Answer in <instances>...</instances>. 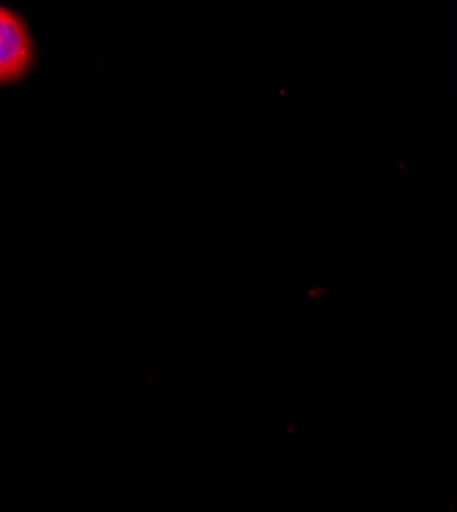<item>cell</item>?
<instances>
[{"mask_svg":"<svg viewBox=\"0 0 457 512\" xmlns=\"http://www.w3.org/2000/svg\"><path fill=\"white\" fill-rule=\"evenodd\" d=\"M33 56V41L23 19L0 7V82H13L25 76Z\"/></svg>","mask_w":457,"mask_h":512,"instance_id":"obj_1","label":"cell"}]
</instances>
